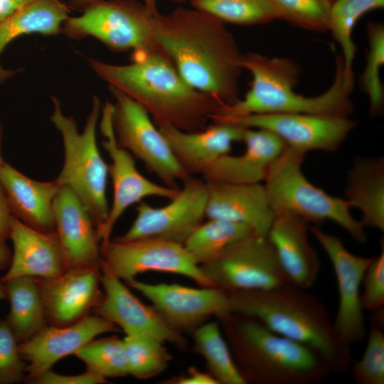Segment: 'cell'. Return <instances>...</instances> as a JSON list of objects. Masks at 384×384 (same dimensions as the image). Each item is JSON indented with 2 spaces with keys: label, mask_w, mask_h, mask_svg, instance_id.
<instances>
[{
  "label": "cell",
  "mask_w": 384,
  "mask_h": 384,
  "mask_svg": "<svg viewBox=\"0 0 384 384\" xmlns=\"http://www.w3.org/2000/svg\"><path fill=\"white\" fill-rule=\"evenodd\" d=\"M215 122L267 129L287 146L305 154L312 150L335 151L357 124L349 117L305 113L250 114L211 122Z\"/></svg>",
  "instance_id": "obj_15"
},
{
  "label": "cell",
  "mask_w": 384,
  "mask_h": 384,
  "mask_svg": "<svg viewBox=\"0 0 384 384\" xmlns=\"http://www.w3.org/2000/svg\"><path fill=\"white\" fill-rule=\"evenodd\" d=\"M112 108L113 104L107 102L102 107L100 114L102 144L111 159L108 168L113 185V201L107 218L96 228L100 242L111 238L115 223L129 206L149 196L170 200L180 189L153 182L138 171L134 156L117 142L112 125Z\"/></svg>",
  "instance_id": "obj_13"
},
{
  "label": "cell",
  "mask_w": 384,
  "mask_h": 384,
  "mask_svg": "<svg viewBox=\"0 0 384 384\" xmlns=\"http://www.w3.org/2000/svg\"><path fill=\"white\" fill-rule=\"evenodd\" d=\"M100 274V267L83 266L53 278H36L48 324L66 326L89 315L102 295Z\"/></svg>",
  "instance_id": "obj_19"
},
{
  "label": "cell",
  "mask_w": 384,
  "mask_h": 384,
  "mask_svg": "<svg viewBox=\"0 0 384 384\" xmlns=\"http://www.w3.org/2000/svg\"><path fill=\"white\" fill-rule=\"evenodd\" d=\"M222 319L246 383L319 384L332 373L318 352L274 332L256 319L231 313Z\"/></svg>",
  "instance_id": "obj_5"
},
{
  "label": "cell",
  "mask_w": 384,
  "mask_h": 384,
  "mask_svg": "<svg viewBox=\"0 0 384 384\" xmlns=\"http://www.w3.org/2000/svg\"><path fill=\"white\" fill-rule=\"evenodd\" d=\"M52 101L50 121L60 132L64 147L63 166L55 179L60 186H68L78 196L97 228L106 220L110 210L107 198L109 168L96 137L101 102L93 97L84 129L80 132L75 119L63 114L59 100L53 97Z\"/></svg>",
  "instance_id": "obj_6"
},
{
  "label": "cell",
  "mask_w": 384,
  "mask_h": 384,
  "mask_svg": "<svg viewBox=\"0 0 384 384\" xmlns=\"http://www.w3.org/2000/svg\"><path fill=\"white\" fill-rule=\"evenodd\" d=\"M205 181L193 176L183 181V186L170 202L154 207L144 201L137 207V215L129 230L113 239L129 241L159 238L184 245L206 217Z\"/></svg>",
  "instance_id": "obj_12"
},
{
  "label": "cell",
  "mask_w": 384,
  "mask_h": 384,
  "mask_svg": "<svg viewBox=\"0 0 384 384\" xmlns=\"http://www.w3.org/2000/svg\"><path fill=\"white\" fill-rule=\"evenodd\" d=\"M13 215L4 189L0 183V242L9 238Z\"/></svg>",
  "instance_id": "obj_42"
},
{
  "label": "cell",
  "mask_w": 384,
  "mask_h": 384,
  "mask_svg": "<svg viewBox=\"0 0 384 384\" xmlns=\"http://www.w3.org/2000/svg\"><path fill=\"white\" fill-rule=\"evenodd\" d=\"M200 267L213 287L227 292L291 283L267 237L256 233L232 244Z\"/></svg>",
  "instance_id": "obj_10"
},
{
  "label": "cell",
  "mask_w": 384,
  "mask_h": 384,
  "mask_svg": "<svg viewBox=\"0 0 384 384\" xmlns=\"http://www.w3.org/2000/svg\"><path fill=\"white\" fill-rule=\"evenodd\" d=\"M69 10L60 0H36L19 7L0 22V55L5 48L18 36L41 33L56 35L62 31ZM15 70L0 64V83L14 76Z\"/></svg>",
  "instance_id": "obj_28"
},
{
  "label": "cell",
  "mask_w": 384,
  "mask_h": 384,
  "mask_svg": "<svg viewBox=\"0 0 384 384\" xmlns=\"http://www.w3.org/2000/svg\"><path fill=\"white\" fill-rule=\"evenodd\" d=\"M309 231L326 253L336 277L338 306L333 321L335 329L350 346L359 343L367 333L364 310L361 303V287L373 257L351 253L341 238L317 225L309 227Z\"/></svg>",
  "instance_id": "obj_16"
},
{
  "label": "cell",
  "mask_w": 384,
  "mask_h": 384,
  "mask_svg": "<svg viewBox=\"0 0 384 384\" xmlns=\"http://www.w3.org/2000/svg\"><path fill=\"white\" fill-rule=\"evenodd\" d=\"M6 297V292L4 283L0 282V299H4Z\"/></svg>",
  "instance_id": "obj_49"
},
{
  "label": "cell",
  "mask_w": 384,
  "mask_h": 384,
  "mask_svg": "<svg viewBox=\"0 0 384 384\" xmlns=\"http://www.w3.org/2000/svg\"><path fill=\"white\" fill-rule=\"evenodd\" d=\"M128 374L145 380L156 376L168 366L171 356L164 343L140 336L124 338Z\"/></svg>",
  "instance_id": "obj_36"
},
{
  "label": "cell",
  "mask_w": 384,
  "mask_h": 384,
  "mask_svg": "<svg viewBox=\"0 0 384 384\" xmlns=\"http://www.w3.org/2000/svg\"><path fill=\"white\" fill-rule=\"evenodd\" d=\"M0 183L14 216L40 232L55 230L53 201L60 187L56 179L36 181L5 162L0 167Z\"/></svg>",
  "instance_id": "obj_26"
},
{
  "label": "cell",
  "mask_w": 384,
  "mask_h": 384,
  "mask_svg": "<svg viewBox=\"0 0 384 384\" xmlns=\"http://www.w3.org/2000/svg\"><path fill=\"white\" fill-rule=\"evenodd\" d=\"M345 199L361 213L363 227L384 230V159L358 158L348 171Z\"/></svg>",
  "instance_id": "obj_27"
},
{
  "label": "cell",
  "mask_w": 384,
  "mask_h": 384,
  "mask_svg": "<svg viewBox=\"0 0 384 384\" xmlns=\"http://www.w3.org/2000/svg\"><path fill=\"white\" fill-rule=\"evenodd\" d=\"M304 156L286 146L270 164L264 186L273 212H287L315 225L331 220L356 242H366L364 227L351 215L347 201L328 194L306 178L302 170Z\"/></svg>",
  "instance_id": "obj_7"
},
{
  "label": "cell",
  "mask_w": 384,
  "mask_h": 384,
  "mask_svg": "<svg viewBox=\"0 0 384 384\" xmlns=\"http://www.w3.org/2000/svg\"><path fill=\"white\" fill-rule=\"evenodd\" d=\"M277 18L311 31L329 30L331 0H268Z\"/></svg>",
  "instance_id": "obj_38"
},
{
  "label": "cell",
  "mask_w": 384,
  "mask_h": 384,
  "mask_svg": "<svg viewBox=\"0 0 384 384\" xmlns=\"http://www.w3.org/2000/svg\"><path fill=\"white\" fill-rule=\"evenodd\" d=\"M241 65L252 78L249 90L234 103L220 107L210 116V122L277 113L349 117L353 111L351 94L354 77L344 73L341 55L336 58L332 84L324 92L314 97H305L295 92L302 68L293 60L249 52L242 54Z\"/></svg>",
  "instance_id": "obj_3"
},
{
  "label": "cell",
  "mask_w": 384,
  "mask_h": 384,
  "mask_svg": "<svg viewBox=\"0 0 384 384\" xmlns=\"http://www.w3.org/2000/svg\"><path fill=\"white\" fill-rule=\"evenodd\" d=\"M362 284L361 303L363 310L374 311L384 306V247L380 254L374 256L368 266Z\"/></svg>",
  "instance_id": "obj_40"
},
{
  "label": "cell",
  "mask_w": 384,
  "mask_h": 384,
  "mask_svg": "<svg viewBox=\"0 0 384 384\" xmlns=\"http://www.w3.org/2000/svg\"><path fill=\"white\" fill-rule=\"evenodd\" d=\"M107 383V378L86 370L78 375H63L49 370L35 379L31 383L35 384H102Z\"/></svg>",
  "instance_id": "obj_41"
},
{
  "label": "cell",
  "mask_w": 384,
  "mask_h": 384,
  "mask_svg": "<svg viewBox=\"0 0 384 384\" xmlns=\"http://www.w3.org/2000/svg\"><path fill=\"white\" fill-rule=\"evenodd\" d=\"M242 142L245 145L243 154L218 159L202 175L204 181L259 183L287 146L278 136L262 128L244 127Z\"/></svg>",
  "instance_id": "obj_25"
},
{
  "label": "cell",
  "mask_w": 384,
  "mask_h": 384,
  "mask_svg": "<svg viewBox=\"0 0 384 384\" xmlns=\"http://www.w3.org/2000/svg\"><path fill=\"white\" fill-rule=\"evenodd\" d=\"M132 62L114 65L88 59L97 75L124 92L149 113L155 124H169L186 132L205 128L223 105L189 85L161 50L133 54Z\"/></svg>",
  "instance_id": "obj_2"
},
{
  "label": "cell",
  "mask_w": 384,
  "mask_h": 384,
  "mask_svg": "<svg viewBox=\"0 0 384 384\" xmlns=\"http://www.w3.org/2000/svg\"><path fill=\"white\" fill-rule=\"evenodd\" d=\"M368 49L366 67L361 74L360 85L369 100L371 116L380 115L384 108V88L380 71L384 65V26L380 22L367 25Z\"/></svg>",
  "instance_id": "obj_35"
},
{
  "label": "cell",
  "mask_w": 384,
  "mask_h": 384,
  "mask_svg": "<svg viewBox=\"0 0 384 384\" xmlns=\"http://www.w3.org/2000/svg\"><path fill=\"white\" fill-rule=\"evenodd\" d=\"M14 247L5 282L23 276L50 279L65 271L61 245L55 230L43 233L30 228L13 215L10 236Z\"/></svg>",
  "instance_id": "obj_24"
},
{
  "label": "cell",
  "mask_w": 384,
  "mask_h": 384,
  "mask_svg": "<svg viewBox=\"0 0 384 384\" xmlns=\"http://www.w3.org/2000/svg\"><path fill=\"white\" fill-rule=\"evenodd\" d=\"M332 2L334 1V0H331Z\"/></svg>",
  "instance_id": "obj_51"
},
{
  "label": "cell",
  "mask_w": 384,
  "mask_h": 384,
  "mask_svg": "<svg viewBox=\"0 0 384 384\" xmlns=\"http://www.w3.org/2000/svg\"><path fill=\"white\" fill-rule=\"evenodd\" d=\"M125 282L150 301L164 321L179 333L193 331L212 316L223 319L232 313L228 293L218 287L150 284L136 279Z\"/></svg>",
  "instance_id": "obj_14"
},
{
  "label": "cell",
  "mask_w": 384,
  "mask_h": 384,
  "mask_svg": "<svg viewBox=\"0 0 384 384\" xmlns=\"http://www.w3.org/2000/svg\"><path fill=\"white\" fill-rule=\"evenodd\" d=\"M101 262L125 282L142 273L156 271L183 275L201 287H213L183 245L159 238L129 241L109 239L100 244Z\"/></svg>",
  "instance_id": "obj_11"
},
{
  "label": "cell",
  "mask_w": 384,
  "mask_h": 384,
  "mask_svg": "<svg viewBox=\"0 0 384 384\" xmlns=\"http://www.w3.org/2000/svg\"><path fill=\"white\" fill-rule=\"evenodd\" d=\"M18 343L6 320L0 319V384H12L26 379V363Z\"/></svg>",
  "instance_id": "obj_39"
},
{
  "label": "cell",
  "mask_w": 384,
  "mask_h": 384,
  "mask_svg": "<svg viewBox=\"0 0 384 384\" xmlns=\"http://www.w3.org/2000/svg\"><path fill=\"white\" fill-rule=\"evenodd\" d=\"M155 15L142 1L99 0L68 17L61 32L73 39L94 37L113 51L142 53L160 48L153 35Z\"/></svg>",
  "instance_id": "obj_8"
},
{
  "label": "cell",
  "mask_w": 384,
  "mask_h": 384,
  "mask_svg": "<svg viewBox=\"0 0 384 384\" xmlns=\"http://www.w3.org/2000/svg\"><path fill=\"white\" fill-rule=\"evenodd\" d=\"M254 233V230L244 223L208 218L196 228L183 245L201 265L214 259L228 246Z\"/></svg>",
  "instance_id": "obj_30"
},
{
  "label": "cell",
  "mask_w": 384,
  "mask_h": 384,
  "mask_svg": "<svg viewBox=\"0 0 384 384\" xmlns=\"http://www.w3.org/2000/svg\"><path fill=\"white\" fill-rule=\"evenodd\" d=\"M102 297L93 311L117 326L126 336H140L170 343L179 347L186 345L181 333L170 327L153 306L141 302L122 279L100 265Z\"/></svg>",
  "instance_id": "obj_17"
},
{
  "label": "cell",
  "mask_w": 384,
  "mask_h": 384,
  "mask_svg": "<svg viewBox=\"0 0 384 384\" xmlns=\"http://www.w3.org/2000/svg\"><path fill=\"white\" fill-rule=\"evenodd\" d=\"M11 252L4 242H0V270L8 267L11 260Z\"/></svg>",
  "instance_id": "obj_46"
},
{
  "label": "cell",
  "mask_w": 384,
  "mask_h": 384,
  "mask_svg": "<svg viewBox=\"0 0 384 384\" xmlns=\"http://www.w3.org/2000/svg\"><path fill=\"white\" fill-rule=\"evenodd\" d=\"M175 384H218L209 373H203L194 368L188 369L185 375L178 376L171 380Z\"/></svg>",
  "instance_id": "obj_43"
},
{
  "label": "cell",
  "mask_w": 384,
  "mask_h": 384,
  "mask_svg": "<svg viewBox=\"0 0 384 384\" xmlns=\"http://www.w3.org/2000/svg\"><path fill=\"white\" fill-rule=\"evenodd\" d=\"M2 137H3L2 126H1V124L0 123V167L5 163V161L3 159L2 155H1Z\"/></svg>",
  "instance_id": "obj_48"
},
{
  "label": "cell",
  "mask_w": 384,
  "mask_h": 384,
  "mask_svg": "<svg viewBox=\"0 0 384 384\" xmlns=\"http://www.w3.org/2000/svg\"><path fill=\"white\" fill-rule=\"evenodd\" d=\"M191 6L223 23L265 24L277 18L268 0H192Z\"/></svg>",
  "instance_id": "obj_33"
},
{
  "label": "cell",
  "mask_w": 384,
  "mask_h": 384,
  "mask_svg": "<svg viewBox=\"0 0 384 384\" xmlns=\"http://www.w3.org/2000/svg\"><path fill=\"white\" fill-rule=\"evenodd\" d=\"M18 9L12 0H0V22L10 16Z\"/></svg>",
  "instance_id": "obj_45"
},
{
  "label": "cell",
  "mask_w": 384,
  "mask_h": 384,
  "mask_svg": "<svg viewBox=\"0 0 384 384\" xmlns=\"http://www.w3.org/2000/svg\"><path fill=\"white\" fill-rule=\"evenodd\" d=\"M169 1L176 3V4H183L186 2H191L192 0H169Z\"/></svg>",
  "instance_id": "obj_50"
},
{
  "label": "cell",
  "mask_w": 384,
  "mask_h": 384,
  "mask_svg": "<svg viewBox=\"0 0 384 384\" xmlns=\"http://www.w3.org/2000/svg\"><path fill=\"white\" fill-rule=\"evenodd\" d=\"M309 223L287 212H278L267 234L289 282L311 288L319 274L321 262L308 238Z\"/></svg>",
  "instance_id": "obj_22"
},
{
  "label": "cell",
  "mask_w": 384,
  "mask_h": 384,
  "mask_svg": "<svg viewBox=\"0 0 384 384\" xmlns=\"http://www.w3.org/2000/svg\"><path fill=\"white\" fill-rule=\"evenodd\" d=\"M117 330L115 324L95 314L66 326L47 325L18 344L20 353L27 363L25 380L31 383L58 361L75 354L97 336Z\"/></svg>",
  "instance_id": "obj_18"
},
{
  "label": "cell",
  "mask_w": 384,
  "mask_h": 384,
  "mask_svg": "<svg viewBox=\"0 0 384 384\" xmlns=\"http://www.w3.org/2000/svg\"><path fill=\"white\" fill-rule=\"evenodd\" d=\"M99 0H70V4L78 9H85L90 4L97 1ZM147 8L154 14H157L159 13L157 8L158 0H142Z\"/></svg>",
  "instance_id": "obj_44"
},
{
  "label": "cell",
  "mask_w": 384,
  "mask_h": 384,
  "mask_svg": "<svg viewBox=\"0 0 384 384\" xmlns=\"http://www.w3.org/2000/svg\"><path fill=\"white\" fill-rule=\"evenodd\" d=\"M75 355L85 363L87 370L105 378L129 375L124 340L117 336L94 338Z\"/></svg>",
  "instance_id": "obj_34"
},
{
  "label": "cell",
  "mask_w": 384,
  "mask_h": 384,
  "mask_svg": "<svg viewBox=\"0 0 384 384\" xmlns=\"http://www.w3.org/2000/svg\"><path fill=\"white\" fill-rule=\"evenodd\" d=\"M12 1L19 8L28 4H30L36 0H12Z\"/></svg>",
  "instance_id": "obj_47"
},
{
  "label": "cell",
  "mask_w": 384,
  "mask_h": 384,
  "mask_svg": "<svg viewBox=\"0 0 384 384\" xmlns=\"http://www.w3.org/2000/svg\"><path fill=\"white\" fill-rule=\"evenodd\" d=\"M207 218H220L250 226L255 233L267 235L274 213L264 185L206 182Z\"/></svg>",
  "instance_id": "obj_23"
},
{
  "label": "cell",
  "mask_w": 384,
  "mask_h": 384,
  "mask_svg": "<svg viewBox=\"0 0 384 384\" xmlns=\"http://www.w3.org/2000/svg\"><path fill=\"white\" fill-rule=\"evenodd\" d=\"M228 293L232 313L256 319L274 332L314 349L334 373L351 367V346L336 332L325 305L306 289L288 283Z\"/></svg>",
  "instance_id": "obj_4"
},
{
  "label": "cell",
  "mask_w": 384,
  "mask_h": 384,
  "mask_svg": "<svg viewBox=\"0 0 384 384\" xmlns=\"http://www.w3.org/2000/svg\"><path fill=\"white\" fill-rule=\"evenodd\" d=\"M109 87L114 99L112 119L118 144L139 159L164 186L179 189L178 182L191 176L178 164L149 113L124 92Z\"/></svg>",
  "instance_id": "obj_9"
},
{
  "label": "cell",
  "mask_w": 384,
  "mask_h": 384,
  "mask_svg": "<svg viewBox=\"0 0 384 384\" xmlns=\"http://www.w3.org/2000/svg\"><path fill=\"white\" fill-rule=\"evenodd\" d=\"M176 160L189 175H203L218 159L230 153L233 144L242 142L244 127L225 122H212L207 128L186 132L174 126H158Z\"/></svg>",
  "instance_id": "obj_21"
},
{
  "label": "cell",
  "mask_w": 384,
  "mask_h": 384,
  "mask_svg": "<svg viewBox=\"0 0 384 384\" xmlns=\"http://www.w3.org/2000/svg\"><path fill=\"white\" fill-rule=\"evenodd\" d=\"M384 0H334L331 6L329 30L341 48L344 73L354 76L356 46L353 31L357 21L372 10L383 9Z\"/></svg>",
  "instance_id": "obj_32"
},
{
  "label": "cell",
  "mask_w": 384,
  "mask_h": 384,
  "mask_svg": "<svg viewBox=\"0 0 384 384\" xmlns=\"http://www.w3.org/2000/svg\"><path fill=\"white\" fill-rule=\"evenodd\" d=\"M225 24L194 8L179 6L154 16L153 35L189 85L228 105L240 98L243 53Z\"/></svg>",
  "instance_id": "obj_1"
},
{
  "label": "cell",
  "mask_w": 384,
  "mask_h": 384,
  "mask_svg": "<svg viewBox=\"0 0 384 384\" xmlns=\"http://www.w3.org/2000/svg\"><path fill=\"white\" fill-rule=\"evenodd\" d=\"M196 351L218 384H245L217 322H206L193 331Z\"/></svg>",
  "instance_id": "obj_31"
},
{
  "label": "cell",
  "mask_w": 384,
  "mask_h": 384,
  "mask_svg": "<svg viewBox=\"0 0 384 384\" xmlns=\"http://www.w3.org/2000/svg\"><path fill=\"white\" fill-rule=\"evenodd\" d=\"M3 283L10 303L6 321L21 343L48 325L38 282L36 277L23 276Z\"/></svg>",
  "instance_id": "obj_29"
},
{
  "label": "cell",
  "mask_w": 384,
  "mask_h": 384,
  "mask_svg": "<svg viewBox=\"0 0 384 384\" xmlns=\"http://www.w3.org/2000/svg\"><path fill=\"white\" fill-rule=\"evenodd\" d=\"M55 230L63 255L65 270L100 267V241L86 208L67 186L60 187L53 201Z\"/></svg>",
  "instance_id": "obj_20"
},
{
  "label": "cell",
  "mask_w": 384,
  "mask_h": 384,
  "mask_svg": "<svg viewBox=\"0 0 384 384\" xmlns=\"http://www.w3.org/2000/svg\"><path fill=\"white\" fill-rule=\"evenodd\" d=\"M384 311H373L363 355L352 363V376L357 384H384Z\"/></svg>",
  "instance_id": "obj_37"
}]
</instances>
